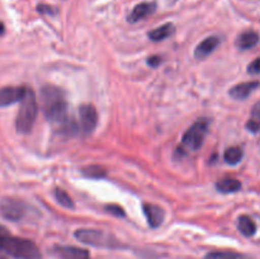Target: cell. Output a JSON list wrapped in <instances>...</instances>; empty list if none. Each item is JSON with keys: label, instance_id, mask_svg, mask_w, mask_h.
<instances>
[{"label": "cell", "instance_id": "cell-1", "mask_svg": "<svg viewBox=\"0 0 260 259\" xmlns=\"http://www.w3.org/2000/svg\"><path fill=\"white\" fill-rule=\"evenodd\" d=\"M41 107L48 122L55 124L61 131L71 130L70 117H69V106L65 94L60 88L55 85L42 86L40 93Z\"/></svg>", "mask_w": 260, "mask_h": 259}, {"label": "cell", "instance_id": "cell-2", "mask_svg": "<svg viewBox=\"0 0 260 259\" xmlns=\"http://www.w3.org/2000/svg\"><path fill=\"white\" fill-rule=\"evenodd\" d=\"M0 253H5L15 259H42L40 248L29 239L12 236L9 234L0 236Z\"/></svg>", "mask_w": 260, "mask_h": 259}, {"label": "cell", "instance_id": "cell-3", "mask_svg": "<svg viewBox=\"0 0 260 259\" xmlns=\"http://www.w3.org/2000/svg\"><path fill=\"white\" fill-rule=\"evenodd\" d=\"M38 113V103L35 91L30 88L25 89V94L20 101L19 111L15 119V128L19 134H29L35 126Z\"/></svg>", "mask_w": 260, "mask_h": 259}, {"label": "cell", "instance_id": "cell-4", "mask_svg": "<svg viewBox=\"0 0 260 259\" xmlns=\"http://www.w3.org/2000/svg\"><path fill=\"white\" fill-rule=\"evenodd\" d=\"M76 240L94 248L104 249H119L122 246L121 241L112 234L96 229H79L74 233Z\"/></svg>", "mask_w": 260, "mask_h": 259}, {"label": "cell", "instance_id": "cell-5", "mask_svg": "<svg viewBox=\"0 0 260 259\" xmlns=\"http://www.w3.org/2000/svg\"><path fill=\"white\" fill-rule=\"evenodd\" d=\"M208 124H210V122L207 119L201 118L187 130L182 139V145H180V149L183 150V152L197 151L202 146L208 131Z\"/></svg>", "mask_w": 260, "mask_h": 259}, {"label": "cell", "instance_id": "cell-6", "mask_svg": "<svg viewBox=\"0 0 260 259\" xmlns=\"http://www.w3.org/2000/svg\"><path fill=\"white\" fill-rule=\"evenodd\" d=\"M27 206L18 198L4 197L0 200V215L9 221H19L24 217Z\"/></svg>", "mask_w": 260, "mask_h": 259}, {"label": "cell", "instance_id": "cell-7", "mask_svg": "<svg viewBox=\"0 0 260 259\" xmlns=\"http://www.w3.org/2000/svg\"><path fill=\"white\" fill-rule=\"evenodd\" d=\"M79 117H80V126L85 134H90L95 130L98 123V112L95 107L91 104H81L79 108Z\"/></svg>", "mask_w": 260, "mask_h": 259}, {"label": "cell", "instance_id": "cell-8", "mask_svg": "<svg viewBox=\"0 0 260 259\" xmlns=\"http://www.w3.org/2000/svg\"><path fill=\"white\" fill-rule=\"evenodd\" d=\"M24 86H4L0 88V107H9L18 103L25 94Z\"/></svg>", "mask_w": 260, "mask_h": 259}, {"label": "cell", "instance_id": "cell-9", "mask_svg": "<svg viewBox=\"0 0 260 259\" xmlns=\"http://www.w3.org/2000/svg\"><path fill=\"white\" fill-rule=\"evenodd\" d=\"M53 250L61 259H90L89 250L79 246L56 245Z\"/></svg>", "mask_w": 260, "mask_h": 259}, {"label": "cell", "instance_id": "cell-10", "mask_svg": "<svg viewBox=\"0 0 260 259\" xmlns=\"http://www.w3.org/2000/svg\"><path fill=\"white\" fill-rule=\"evenodd\" d=\"M142 208H144L145 216H146L149 225L154 229L159 228L162 223V221H164V210L160 206L154 205V203H144Z\"/></svg>", "mask_w": 260, "mask_h": 259}, {"label": "cell", "instance_id": "cell-11", "mask_svg": "<svg viewBox=\"0 0 260 259\" xmlns=\"http://www.w3.org/2000/svg\"><path fill=\"white\" fill-rule=\"evenodd\" d=\"M156 10V4L155 3H150V2H145V3H140L137 4L136 7L132 9V12L129 13L128 15V22L129 23H137L140 20L145 19L146 17L151 15L152 13Z\"/></svg>", "mask_w": 260, "mask_h": 259}, {"label": "cell", "instance_id": "cell-12", "mask_svg": "<svg viewBox=\"0 0 260 259\" xmlns=\"http://www.w3.org/2000/svg\"><path fill=\"white\" fill-rule=\"evenodd\" d=\"M220 38L216 37V36H211V37H207L205 41L200 43V45L196 47L194 50V56L198 60H203L207 56H210L216 48L220 45Z\"/></svg>", "mask_w": 260, "mask_h": 259}, {"label": "cell", "instance_id": "cell-13", "mask_svg": "<svg viewBox=\"0 0 260 259\" xmlns=\"http://www.w3.org/2000/svg\"><path fill=\"white\" fill-rule=\"evenodd\" d=\"M259 86V81H246V83L238 84V85L233 86L230 90V96H233L234 99H245L255 90Z\"/></svg>", "mask_w": 260, "mask_h": 259}, {"label": "cell", "instance_id": "cell-14", "mask_svg": "<svg viewBox=\"0 0 260 259\" xmlns=\"http://www.w3.org/2000/svg\"><path fill=\"white\" fill-rule=\"evenodd\" d=\"M259 42V35L255 30H245L236 40V46L240 50H250L255 47Z\"/></svg>", "mask_w": 260, "mask_h": 259}, {"label": "cell", "instance_id": "cell-15", "mask_svg": "<svg viewBox=\"0 0 260 259\" xmlns=\"http://www.w3.org/2000/svg\"><path fill=\"white\" fill-rule=\"evenodd\" d=\"M173 33H174V25L172 23H167V24H162L155 29L150 30L149 38L154 42H160V41H164L168 37H170Z\"/></svg>", "mask_w": 260, "mask_h": 259}, {"label": "cell", "instance_id": "cell-16", "mask_svg": "<svg viewBox=\"0 0 260 259\" xmlns=\"http://www.w3.org/2000/svg\"><path fill=\"white\" fill-rule=\"evenodd\" d=\"M216 188L221 193H235L241 189V183L235 178H223L216 183Z\"/></svg>", "mask_w": 260, "mask_h": 259}, {"label": "cell", "instance_id": "cell-17", "mask_svg": "<svg viewBox=\"0 0 260 259\" xmlns=\"http://www.w3.org/2000/svg\"><path fill=\"white\" fill-rule=\"evenodd\" d=\"M238 229L244 236H246V238H250V236H253L254 234H255L256 225H255V222L253 221V218L249 217V216H246V215H243L239 217Z\"/></svg>", "mask_w": 260, "mask_h": 259}, {"label": "cell", "instance_id": "cell-18", "mask_svg": "<svg viewBox=\"0 0 260 259\" xmlns=\"http://www.w3.org/2000/svg\"><path fill=\"white\" fill-rule=\"evenodd\" d=\"M244 156V152L241 150V147L239 146H233V147H228L223 152V159L228 164L230 165H236L241 161Z\"/></svg>", "mask_w": 260, "mask_h": 259}, {"label": "cell", "instance_id": "cell-19", "mask_svg": "<svg viewBox=\"0 0 260 259\" xmlns=\"http://www.w3.org/2000/svg\"><path fill=\"white\" fill-rule=\"evenodd\" d=\"M246 128L250 132H259L260 130V101L258 103L254 104L253 109H251V116L250 119L246 123Z\"/></svg>", "mask_w": 260, "mask_h": 259}, {"label": "cell", "instance_id": "cell-20", "mask_svg": "<svg viewBox=\"0 0 260 259\" xmlns=\"http://www.w3.org/2000/svg\"><path fill=\"white\" fill-rule=\"evenodd\" d=\"M205 259H244V255L236 251H211L205 256Z\"/></svg>", "mask_w": 260, "mask_h": 259}, {"label": "cell", "instance_id": "cell-21", "mask_svg": "<svg viewBox=\"0 0 260 259\" xmlns=\"http://www.w3.org/2000/svg\"><path fill=\"white\" fill-rule=\"evenodd\" d=\"M83 174L88 178H94V179H99V178L106 177L107 172L103 167L101 165H90L83 169Z\"/></svg>", "mask_w": 260, "mask_h": 259}, {"label": "cell", "instance_id": "cell-22", "mask_svg": "<svg viewBox=\"0 0 260 259\" xmlns=\"http://www.w3.org/2000/svg\"><path fill=\"white\" fill-rule=\"evenodd\" d=\"M55 197H56V201H57L61 206H63V207L74 208L73 200H71L70 196H69L63 189L57 188V189L55 190Z\"/></svg>", "mask_w": 260, "mask_h": 259}, {"label": "cell", "instance_id": "cell-23", "mask_svg": "<svg viewBox=\"0 0 260 259\" xmlns=\"http://www.w3.org/2000/svg\"><path fill=\"white\" fill-rule=\"evenodd\" d=\"M106 210L108 211L109 213H112V215L118 216V217H123V216H124L123 208H122L121 206H118V205H108L106 207Z\"/></svg>", "mask_w": 260, "mask_h": 259}, {"label": "cell", "instance_id": "cell-24", "mask_svg": "<svg viewBox=\"0 0 260 259\" xmlns=\"http://www.w3.org/2000/svg\"><path fill=\"white\" fill-rule=\"evenodd\" d=\"M37 10L40 13H42V14H50V15H53L57 13V10L55 9L53 7H50V5H46V4H40L37 7Z\"/></svg>", "mask_w": 260, "mask_h": 259}, {"label": "cell", "instance_id": "cell-25", "mask_svg": "<svg viewBox=\"0 0 260 259\" xmlns=\"http://www.w3.org/2000/svg\"><path fill=\"white\" fill-rule=\"evenodd\" d=\"M248 71L250 74H254V75L260 74V57L254 60L253 62H250V65L248 66Z\"/></svg>", "mask_w": 260, "mask_h": 259}, {"label": "cell", "instance_id": "cell-26", "mask_svg": "<svg viewBox=\"0 0 260 259\" xmlns=\"http://www.w3.org/2000/svg\"><path fill=\"white\" fill-rule=\"evenodd\" d=\"M147 63H149L151 68H157V66L161 63V57H159V56H151V57H149V60H147Z\"/></svg>", "mask_w": 260, "mask_h": 259}, {"label": "cell", "instance_id": "cell-27", "mask_svg": "<svg viewBox=\"0 0 260 259\" xmlns=\"http://www.w3.org/2000/svg\"><path fill=\"white\" fill-rule=\"evenodd\" d=\"M7 234H9L8 229L4 228L3 225H0V236H4V235H7Z\"/></svg>", "mask_w": 260, "mask_h": 259}, {"label": "cell", "instance_id": "cell-28", "mask_svg": "<svg viewBox=\"0 0 260 259\" xmlns=\"http://www.w3.org/2000/svg\"><path fill=\"white\" fill-rule=\"evenodd\" d=\"M5 33V25L4 23L0 22V36H3Z\"/></svg>", "mask_w": 260, "mask_h": 259}, {"label": "cell", "instance_id": "cell-29", "mask_svg": "<svg viewBox=\"0 0 260 259\" xmlns=\"http://www.w3.org/2000/svg\"><path fill=\"white\" fill-rule=\"evenodd\" d=\"M0 259H7V258H0Z\"/></svg>", "mask_w": 260, "mask_h": 259}, {"label": "cell", "instance_id": "cell-30", "mask_svg": "<svg viewBox=\"0 0 260 259\" xmlns=\"http://www.w3.org/2000/svg\"><path fill=\"white\" fill-rule=\"evenodd\" d=\"M244 259H245V258H244Z\"/></svg>", "mask_w": 260, "mask_h": 259}]
</instances>
